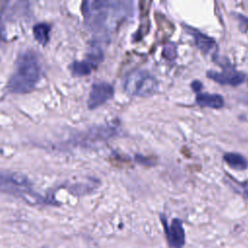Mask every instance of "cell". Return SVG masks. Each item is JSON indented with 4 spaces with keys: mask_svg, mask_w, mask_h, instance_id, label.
I'll use <instances>...</instances> for the list:
<instances>
[{
    "mask_svg": "<svg viewBox=\"0 0 248 248\" xmlns=\"http://www.w3.org/2000/svg\"><path fill=\"white\" fill-rule=\"evenodd\" d=\"M40 77L41 67L36 54L25 50L18 54L7 87L13 93H27L35 87Z\"/></svg>",
    "mask_w": 248,
    "mask_h": 248,
    "instance_id": "6da1fadb",
    "label": "cell"
},
{
    "mask_svg": "<svg viewBox=\"0 0 248 248\" xmlns=\"http://www.w3.org/2000/svg\"><path fill=\"white\" fill-rule=\"evenodd\" d=\"M127 2L89 1L83 4V14L91 28L106 29L110 28L111 23L127 14Z\"/></svg>",
    "mask_w": 248,
    "mask_h": 248,
    "instance_id": "7a4b0ae2",
    "label": "cell"
},
{
    "mask_svg": "<svg viewBox=\"0 0 248 248\" xmlns=\"http://www.w3.org/2000/svg\"><path fill=\"white\" fill-rule=\"evenodd\" d=\"M157 78L146 70H134L130 72L124 81L125 91L137 97H146L158 90Z\"/></svg>",
    "mask_w": 248,
    "mask_h": 248,
    "instance_id": "3957f363",
    "label": "cell"
},
{
    "mask_svg": "<svg viewBox=\"0 0 248 248\" xmlns=\"http://www.w3.org/2000/svg\"><path fill=\"white\" fill-rule=\"evenodd\" d=\"M161 221L170 248H183L185 245V231L181 220L174 218L170 225H168L165 216H161Z\"/></svg>",
    "mask_w": 248,
    "mask_h": 248,
    "instance_id": "277c9868",
    "label": "cell"
},
{
    "mask_svg": "<svg viewBox=\"0 0 248 248\" xmlns=\"http://www.w3.org/2000/svg\"><path fill=\"white\" fill-rule=\"evenodd\" d=\"M30 187L28 178L20 172L0 173V189L9 193H24Z\"/></svg>",
    "mask_w": 248,
    "mask_h": 248,
    "instance_id": "5b68a950",
    "label": "cell"
},
{
    "mask_svg": "<svg viewBox=\"0 0 248 248\" xmlns=\"http://www.w3.org/2000/svg\"><path fill=\"white\" fill-rule=\"evenodd\" d=\"M113 86L108 82L100 81L93 83L88 97V108L90 109H93L100 107L108 100H109L113 96Z\"/></svg>",
    "mask_w": 248,
    "mask_h": 248,
    "instance_id": "8992f818",
    "label": "cell"
},
{
    "mask_svg": "<svg viewBox=\"0 0 248 248\" xmlns=\"http://www.w3.org/2000/svg\"><path fill=\"white\" fill-rule=\"evenodd\" d=\"M206 76L208 78L220 84H230L232 86L242 83L245 79V75L241 72L235 71L232 66H226L222 72L208 71Z\"/></svg>",
    "mask_w": 248,
    "mask_h": 248,
    "instance_id": "52a82bcc",
    "label": "cell"
},
{
    "mask_svg": "<svg viewBox=\"0 0 248 248\" xmlns=\"http://www.w3.org/2000/svg\"><path fill=\"white\" fill-rule=\"evenodd\" d=\"M184 28L187 31V33L193 37L195 44L203 53H205V54L215 53V51L217 49V44L212 38L208 37L207 35L200 32L199 30H197L191 26L186 25V26H184Z\"/></svg>",
    "mask_w": 248,
    "mask_h": 248,
    "instance_id": "ba28073f",
    "label": "cell"
},
{
    "mask_svg": "<svg viewBox=\"0 0 248 248\" xmlns=\"http://www.w3.org/2000/svg\"><path fill=\"white\" fill-rule=\"evenodd\" d=\"M196 102L201 107H208L212 108H220L224 106V99L219 94L198 93Z\"/></svg>",
    "mask_w": 248,
    "mask_h": 248,
    "instance_id": "9c48e42d",
    "label": "cell"
},
{
    "mask_svg": "<svg viewBox=\"0 0 248 248\" xmlns=\"http://www.w3.org/2000/svg\"><path fill=\"white\" fill-rule=\"evenodd\" d=\"M223 158L232 169L243 170L248 168V161L241 154L229 152V153L224 154Z\"/></svg>",
    "mask_w": 248,
    "mask_h": 248,
    "instance_id": "30bf717a",
    "label": "cell"
},
{
    "mask_svg": "<svg viewBox=\"0 0 248 248\" xmlns=\"http://www.w3.org/2000/svg\"><path fill=\"white\" fill-rule=\"evenodd\" d=\"M50 26L46 22H40L33 27V34L35 39L42 45H46L49 39Z\"/></svg>",
    "mask_w": 248,
    "mask_h": 248,
    "instance_id": "8fae6325",
    "label": "cell"
},
{
    "mask_svg": "<svg viewBox=\"0 0 248 248\" xmlns=\"http://www.w3.org/2000/svg\"><path fill=\"white\" fill-rule=\"evenodd\" d=\"M94 66L86 59L83 61H75L72 64V71L74 75L85 76L88 75Z\"/></svg>",
    "mask_w": 248,
    "mask_h": 248,
    "instance_id": "7c38bea8",
    "label": "cell"
},
{
    "mask_svg": "<svg viewBox=\"0 0 248 248\" xmlns=\"http://www.w3.org/2000/svg\"><path fill=\"white\" fill-rule=\"evenodd\" d=\"M163 54L165 57H167L169 59H173L176 56V49H175L174 45H172V44L167 45L163 50Z\"/></svg>",
    "mask_w": 248,
    "mask_h": 248,
    "instance_id": "4fadbf2b",
    "label": "cell"
},
{
    "mask_svg": "<svg viewBox=\"0 0 248 248\" xmlns=\"http://www.w3.org/2000/svg\"><path fill=\"white\" fill-rule=\"evenodd\" d=\"M191 87H192V89H193L194 91L200 93V90L202 89V84L199 80H194V81L192 82V84H191Z\"/></svg>",
    "mask_w": 248,
    "mask_h": 248,
    "instance_id": "5bb4252c",
    "label": "cell"
}]
</instances>
